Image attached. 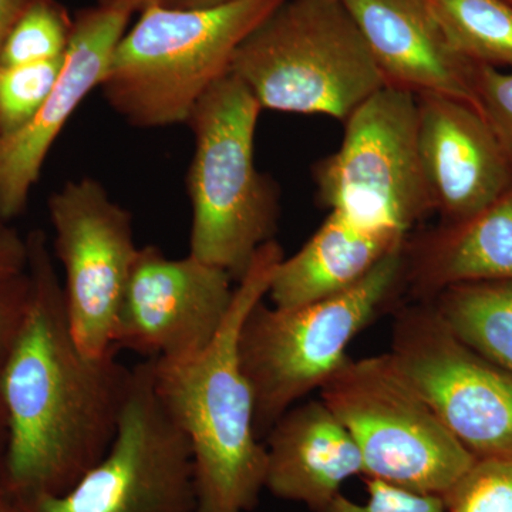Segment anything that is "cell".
<instances>
[{"label": "cell", "instance_id": "6da1fadb", "mask_svg": "<svg viewBox=\"0 0 512 512\" xmlns=\"http://www.w3.org/2000/svg\"><path fill=\"white\" fill-rule=\"evenodd\" d=\"M26 245L28 315L0 376L9 431L0 481L12 497L66 493L92 470L116 439L133 382L117 350L89 356L77 346L45 232Z\"/></svg>", "mask_w": 512, "mask_h": 512}, {"label": "cell", "instance_id": "7a4b0ae2", "mask_svg": "<svg viewBox=\"0 0 512 512\" xmlns=\"http://www.w3.org/2000/svg\"><path fill=\"white\" fill-rule=\"evenodd\" d=\"M282 259L275 239L259 248L207 349L174 362L151 359L158 399L190 441L197 512H251L265 490L266 447L256 434L255 396L238 342Z\"/></svg>", "mask_w": 512, "mask_h": 512}, {"label": "cell", "instance_id": "3957f363", "mask_svg": "<svg viewBox=\"0 0 512 512\" xmlns=\"http://www.w3.org/2000/svg\"><path fill=\"white\" fill-rule=\"evenodd\" d=\"M284 0H235L214 8L150 3L114 50L99 89L137 128L187 124L198 101L229 73L239 45Z\"/></svg>", "mask_w": 512, "mask_h": 512}, {"label": "cell", "instance_id": "277c9868", "mask_svg": "<svg viewBox=\"0 0 512 512\" xmlns=\"http://www.w3.org/2000/svg\"><path fill=\"white\" fill-rule=\"evenodd\" d=\"M262 107L237 76L208 90L187 121L195 150L188 171L190 255L225 269L235 281L262 245L274 239L278 192L255 165Z\"/></svg>", "mask_w": 512, "mask_h": 512}, {"label": "cell", "instance_id": "5b68a950", "mask_svg": "<svg viewBox=\"0 0 512 512\" xmlns=\"http://www.w3.org/2000/svg\"><path fill=\"white\" fill-rule=\"evenodd\" d=\"M229 73L262 110L342 123L386 86L342 0H284L239 45Z\"/></svg>", "mask_w": 512, "mask_h": 512}, {"label": "cell", "instance_id": "8992f818", "mask_svg": "<svg viewBox=\"0 0 512 512\" xmlns=\"http://www.w3.org/2000/svg\"><path fill=\"white\" fill-rule=\"evenodd\" d=\"M404 245L339 295L296 308L261 301L248 313L238 350L255 396L259 437L338 372L353 339L393 301L403 285Z\"/></svg>", "mask_w": 512, "mask_h": 512}, {"label": "cell", "instance_id": "52a82bcc", "mask_svg": "<svg viewBox=\"0 0 512 512\" xmlns=\"http://www.w3.org/2000/svg\"><path fill=\"white\" fill-rule=\"evenodd\" d=\"M320 399L355 440L363 478L444 498L476 463L390 353L349 357L320 387Z\"/></svg>", "mask_w": 512, "mask_h": 512}, {"label": "cell", "instance_id": "ba28073f", "mask_svg": "<svg viewBox=\"0 0 512 512\" xmlns=\"http://www.w3.org/2000/svg\"><path fill=\"white\" fill-rule=\"evenodd\" d=\"M12 500L15 512H197L190 441L158 399L153 360L134 367L116 439L92 470L66 493Z\"/></svg>", "mask_w": 512, "mask_h": 512}, {"label": "cell", "instance_id": "9c48e42d", "mask_svg": "<svg viewBox=\"0 0 512 512\" xmlns=\"http://www.w3.org/2000/svg\"><path fill=\"white\" fill-rule=\"evenodd\" d=\"M343 124L338 151L313 170L320 204L409 235L434 212L417 147L416 94L384 86Z\"/></svg>", "mask_w": 512, "mask_h": 512}, {"label": "cell", "instance_id": "30bf717a", "mask_svg": "<svg viewBox=\"0 0 512 512\" xmlns=\"http://www.w3.org/2000/svg\"><path fill=\"white\" fill-rule=\"evenodd\" d=\"M390 356L476 458H512V373L458 338L429 302L403 306Z\"/></svg>", "mask_w": 512, "mask_h": 512}, {"label": "cell", "instance_id": "8fae6325", "mask_svg": "<svg viewBox=\"0 0 512 512\" xmlns=\"http://www.w3.org/2000/svg\"><path fill=\"white\" fill-rule=\"evenodd\" d=\"M47 207L73 338L86 355H107L117 350L114 329L140 249L133 217L93 178L64 184Z\"/></svg>", "mask_w": 512, "mask_h": 512}, {"label": "cell", "instance_id": "7c38bea8", "mask_svg": "<svg viewBox=\"0 0 512 512\" xmlns=\"http://www.w3.org/2000/svg\"><path fill=\"white\" fill-rule=\"evenodd\" d=\"M234 276L188 254L138 249L121 302L114 348L154 360H184L211 345L231 308Z\"/></svg>", "mask_w": 512, "mask_h": 512}, {"label": "cell", "instance_id": "4fadbf2b", "mask_svg": "<svg viewBox=\"0 0 512 512\" xmlns=\"http://www.w3.org/2000/svg\"><path fill=\"white\" fill-rule=\"evenodd\" d=\"M133 15L131 10L97 5L74 16L72 37L52 93L22 130L0 138V221L9 222L25 211L50 148L77 107L99 89Z\"/></svg>", "mask_w": 512, "mask_h": 512}, {"label": "cell", "instance_id": "5bb4252c", "mask_svg": "<svg viewBox=\"0 0 512 512\" xmlns=\"http://www.w3.org/2000/svg\"><path fill=\"white\" fill-rule=\"evenodd\" d=\"M417 147L441 224L473 217L512 187V164L483 113L440 96H417Z\"/></svg>", "mask_w": 512, "mask_h": 512}, {"label": "cell", "instance_id": "9a60e30c", "mask_svg": "<svg viewBox=\"0 0 512 512\" xmlns=\"http://www.w3.org/2000/svg\"><path fill=\"white\" fill-rule=\"evenodd\" d=\"M386 86L440 94L480 109L474 64L448 43L427 0H342ZM484 116V114H483Z\"/></svg>", "mask_w": 512, "mask_h": 512}, {"label": "cell", "instance_id": "2e32d148", "mask_svg": "<svg viewBox=\"0 0 512 512\" xmlns=\"http://www.w3.org/2000/svg\"><path fill=\"white\" fill-rule=\"evenodd\" d=\"M265 490L318 512L363 477L355 440L322 399L293 406L266 433Z\"/></svg>", "mask_w": 512, "mask_h": 512}, {"label": "cell", "instance_id": "e0dca14e", "mask_svg": "<svg viewBox=\"0 0 512 512\" xmlns=\"http://www.w3.org/2000/svg\"><path fill=\"white\" fill-rule=\"evenodd\" d=\"M500 281H512V187L473 217L404 245L403 285L417 302L451 286Z\"/></svg>", "mask_w": 512, "mask_h": 512}, {"label": "cell", "instance_id": "ac0fdd59", "mask_svg": "<svg viewBox=\"0 0 512 512\" xmlns=\"http://www.w3.org/2000/svg\"><path fill=\"white\" fill-rule=\"evenodd\" d=\"M406 241L397 229L366 227L329 211L306 244L279 262L266 296L276 308H296L339 295Z\"/></svg>", "mask_w": 512, "mask_h": 512}, {"label": "cell", "instance_id": "d6986e66", "mask_svg": "<svg viewBox=\"0 0 512 512\" xmlns=\"http://www.w3.org/2000/svg\"><path fill=\"white\" fill-rule=\"evenodd\" d=\"M429 303L458 338L512 373V281L451 286Z\"/></svg>", "mask_w": 512, "mask_h": 512}, {"label": "cell", "instance_id": "ffe728a7", "mask_svg": "<svg viewBox=\"0 0 512 512\" xmlns=\"http://www.w3.org/2000/svg\"><path fill=\"white\" fill-rule=\"evenodd\" d=\"M448 43L467 62L512 69V5L507 0H427Z\"/></svg>", "mask_w": 512, "mask_h": 512}, {"label": "cell", "instance_id": "44dd1931", "mask_svg": "<svg viewBox=\"0 0 512 512\" xmlns=\"http://www.w3.org/2000/svg\"><path fill=\"white\" fill-rule=\"evenodd\" d=\"M74 19L57 0H35L12 29L0 66L62 59L69 47Z\"/></svg>", "mask_w": 512, "mask_h": 512}, {"label": "cell", "instance_id": "7402d4cb", "mask_svg": "<svg viewBox=\"0 0 512 512\" xmlns=\"http://www.w3.org/2000/svg\"><path fill=\"white\" fill-rule=\"evenodd\" d=\"M63 60L0 66V138L22 130L39 113L59 79Z\"/></svg>", "mask_w": 512, "mask_h": 512}, {"label": "cell", "instance_id": "603a6c76", "mask_svg": "<svg viewBox=\"0 0 512 512\" xmlns=\"http://www.w3.org/2000/svg\"><path fill=\"white\" fill-rule=\"evenodd\" d=\"M444 501L447 512H512V458H477Z\"/></svg>", "mask_w": 512, "mask_h": 512}, {"label": "cell", "instance_id": "cb8c5ba5", "mask_svg": "<svg viewBox=\"0 0 512 512\" xmlns=\"http://www.w3.org/2000/svg\"><path fill=\"white\" fill-rule=\"evenodd\" d=\"M367 500L363 503L339 494L318 512H447L440 495L419 493L376 478H365Z\"/></svg>", "mask_w": 512, "mask_h": 512}, {"label": "cell", "instance_id": "d4e9b609", "mask_svg": "<svg viewBox=\"0 0 512 512\" xmlns=\"http://www.w3.org/2000/svg\"><path fill=\"white\" fill-rule=\"evenodd\" d=\"M473 84L481 113L512 164V72L474 64Z\"/></svg>", "mask_w": 512, "mask_h": 512}, {"label": "cell", "instance_id": "484cf974", "mask_svg": "<svg viewBox=\"0 0 512 512\" xmlns=\"http://www.w3.org/2000/svg\"><path fill=\"white\" fill-rule=\"evenodd\" d=\"M29 301L28 271L0 278V376L25 325Z\"/></svg>", "mask_w": 512, "mask_h": 512}, {"label": "cell", "instance_id": "4316f807", "mask_svg": "<svg viewBox=\"0 0 512 512\" xmlns=\"http://www.w3.org/2000/svg\"><path fill=\"white\" fill-rule=\"evenodd\" d=\"M28 266V245L26 238L9 227L8 222L0 221V278L20 274Z\"/></svg>", "mask_w": 512, "mask_h": 512}, {"label": "cell", "instance_id": "83f0119b", "mask_svg": "<svg viewBox=\"0 0 512 512\" xmlns=\"http://www.w3.org/2000/svg\"><path fill=\"white\" fill-rule=\"evenodd\" d=\"M35 0H0V55L20 16Z\"/></svg>", "mask_w": 512, "mask_h": 512}, {"label": "cell", "instance_id": "f1b7e54d", "mask_svg": "<svg viewBox=\"0 0 512 512\" xmlns=\"http://www.w3.org/2000/svg\"><path fill=\"white\" fill-rule=\"evenodd\" d=\"M235 0H156L154 3L173 9H202L214 8V6L225 5Z\"/></svg>", "mask_w": 512, "mask_h": 512}, {"label": "cell", "instance_id": "f546056e", "mask_svg": "<svg viewBox=\"0 0 512 512\" xmlns=\"http://www.w3.org/2000/svg\"><path fill=\"white\" fill-rule=\"evenodd\" d=\"M154 2L156 0H97V5L103 6V8L131 10V12L136 13Z\"/></svg>", "mask_w": 512, "mask_h": 512}, {"label": "cell", "instance_id": "4dcf8cb0", "mask_svg": "<svg viewBox=\"0 0 512 512\" xmlns=\"http://www.w3.org/2000/svg\"><path fill=\"white\" fill-rule=\"evenodd\" d=\"M8 436V417H6L5 406H3L2 399H0V468H2L6 447H8Z\"/></svg>", "mask_w": 512, "mask_h": 512}, {"label": "cell", "instance_id": "1f68e13d", "mask_svg": "<svg viewBox=\"0 0 512 512\" xmlns=\"http://www.w3.org/2000/svg\"><path fill=\"white\" fill-rule=\"evenodd\" d=\"M0 512H15L12 497H10L2 481H0Z\"/></svg>", "mask_w": 512, "mask_h": 512}, {"label": "cell", "instance_id": "d6a6232c", "mask_svg": "<svg viewBox=\"0 0 512 512\" xmlns=\"http://www.w3.org/2000/svg\"><path fill=\"white\" fill-rule=\"evenodd\" d=\"M507 2H508V3H511V5H512V0H507Z\"/></svg>", "mask_w": 512, "mask_h": 512}]
</instances>
